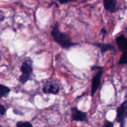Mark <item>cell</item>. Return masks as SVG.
<instances>
[{"label": "cell", "instance_id": "6da1fadb", "mask_svg": "<svg viewBox=\"0 0 127 127\" xmlns=\"http://www.w3.org/2000/svg\"><path fill=\"white\" fill-rule=\"evenodd\" d=\"M51 35L55 42L63 49L69 50L71 47L78 45V43L73 42L67 33L61 32L59 29L58 22H57L53 27Z\"/></svg>", "mask_w": 127, "mask_h": 127}, {"label": "cell", "instance_id": "7a4b0ae2", "mask_svg": "<svg viewBox=\"0 0 127 127\" xmlns=\"http://www.w3.org/2000/svg\"><path fill=\"white\" fill-rule=\"evenodd\" d=\"M32 60L29 58H27L23 62L20 68L21 74L19 78V81L21 84H24L31 79V76L33 73Z\"/></svg>", "mask_w": 127, "mask_h": 127}, {"label": "cell", "instance_id": "3957f363", "mask_svg": "<svg viewBox=\"0 0 127 127\" xmlns=\"http://www.w3.org/2000/svg\"><path fill=\"white\" fill-rule=\"evenodd\" d=\"M92 70L97 69V71L93 76L91 82V96L95 95L97 91L99 89L101 84V78L103 74V68L101 66H94L91 68Z\"/></svg>", "mask_w": 127, "mask_h": 127}, {"label": "cell", "instance_id": "277c9868", "mask_svg": "<svg viewBox=\"0 0 127 127\" xmlns=\"http://www.w3.org/2000/svg\"><path fill=\"white\" fill-rule=\"evenodd\" d=\"M127 101L125 100L117 109L116 120L120 126L124 127L127 118Z\"/></svg>", "mask_w": 127, "mask_h": 127}, {"label": "cell", "instance_id": "5b68a950", "mask_svg": "<svg viewBox=\"0 0 127 127\" xmlns=\"http://www.w3.org/2000/svg\"><path fill=\"white\" fill-rule=\"evenodd\" d=\"M43 91L45 94L57 95L60 92V87L58 83L55 81H48L43 85Z\"/></svg>", "mask_w": 127, "mask_h": 127}, {"label": "cell", "instance_id": "8992f818", "mask_svg": "<svg viewBox=\"0 0 127 127\" xmlns=\"http://www.w3.org/2000/svg\"><path fill=\"white\" fill-rule=\"evenodd\" d=\"M71 113L73 121L86 122L88 120L87 113L79 110L77 107H72L71 109Z\"/></svg>", "mask_w": 127, "mask_h": 127}, {"label": "cell", "instance_id": "52a82bcc", "mask_svg": "<svg viewBox=\"0 0 127 127\" xmlns=\"http://www.w3.org/2000/svg\"><path fill=\"white\" fill-rule=\"evenodd\" d=\"M104 7L105 9L108 12L114 13L117 12V0H103Z\"/></svg>", "mask_w": 127, "mask_h": 127}, {"label": "cell", "instance_id": "ba28073f", "mask_svg": "<svg viewBox=\"0 0 127 127\" xmlns=\"http://www.w3.org/2000/svg\"><path fill=\"white\" fill-rule=\"evenodd\" d=\"M95 46H96L97 48H99L100 50V52L102 55L105 54L108 51H114V52H116L117 50L115 46L112 45L111 43H94Z\"/></svg>", "mask_w": 127, "mask_h": 127}, {"label": "cell", "instance_id": "9c48e42d", "mask_svg": "<svg viewBox=\"0 0 127 127\" xmlns=\"http://www.w3.org/2000/svg\"><path fill=\"white\" fill-rule=\"evenodd\" d=\"M118 48L122 52H126L127 45V39L125 35L121 34L118 36L115 39Z\"/></svg>", "mask_w": 127, "mask_h": 127}, {"label": "cell", "instance_id": "30bf717a", "mask_svg": "<svg viewBox=\"0 0 127 127\" xmlns=\"http://www.w3.org/2000/svg\"><path fill=\"white\" fill-rule=\"evenodd\" d=\"M11 92V89L6 86L0 84V97H6Z\"/></svg>", "mask_w": 127, "mask_h": 127}, {"label": "cell", "instance_id": "8fae6325", "mask_svg": "<svg viewBox=\"0 0 127 127\" xmlns=\"http://www.w3.org/2000/svg\"><path fill=\"white\" fill-rule=\"evenodd\" d=\"M33 125L29 122H18L16 124L17 127H32Z\"/></svg>", "mask_w": 127, "mask_h": 127}, {"label": "cell", "instance_id": "7c38bea8", "mask_svg": "<svg viewBox=\"0 0 127 127\" xmlns=\"http://www.w3.org/2000/svg\"><path fill=\"white\" fill-rule=\"evenodd\" d=\"M127 63V53L126 52H124L119 61V64H126Z\"/></svg>", "mask_w": 127, "mask_h": 127}, {"label": "cell", "instance_id": "4fadbf2b", "mask_svg": "<svg viewBox=\"0 0 127 127\" xmlns=\"http://www.w3.org/2000/svg\"><path fill=\"white\" fill-rule=\"evenodd\" d=\"M6 109L3 105L0 104V115H4L6 113Z\"/></svg>", "mask_w": 127, "mask_h": 127}, {"label": "cell", "instance_id": "5bb4252c", "mask_svg": "<svg viewBox=\"0 0 127 127\" xmlns=\"http://www.w3.org/2000/svg\"><path fill=\"white\" fill-rule=\"evenodd\" d=\"M114 125V123L111 122L110 121H108V120H106L104 124V127H113Z\"/></svg>", "mask_w": 127, "mask_h": 127}, {"label": "cell", "instance_id": "9a60e30c", "mask_svg": "<svg viewBox=\"0 0 127 127\" xmlns=\"http://www.w3.org/2000/svg\"><path fill=\"white\" fill-rule=\"evenodd\" d=\"M59 2L62 4H67L68 2H73V1H76V0H58Z\"/></svg>", "mask_w": 127, "mask_h": 127}, {"label": "cell", "instance_id": "2e32d148", "mask_svg": "<svg viewBox=\"0 0 127 127\" xmlns=\"http://www.w3.org/2000/svg\"><path fill=\"white\" fill-rule=\"evenodd\" d=\"M13 112L14 114H15L16 115H23V113L21 111H20V110H17V109H13Z\"/></svg>", "mask_w": 127, "mask_h": 127}, {"label": "cell", "instance_id": "e0dca14e", "mask_svg": "<svg viewBox=\"0 0 127 127\" xmlns=\"http://www.w3.org/2000/svg\"><path fill=\"white\" fill-rule=\"evenodd\" d=\"M101 33H102V34L103 35V39H104V38L105 37V36L107 34V30L105 29V28H102L101 29Z\"/></svg>", "mask_w": 127, "mask_h": 127}, {"label": "cell", "instance_id": "ac0fdd59", "mask_svg": "<svg viewBox=\"0 0 127 127\" xmlns=\"http://www.w3.org/2000/svg\"><path fill=\"white\" fill-rule=\"evenodd\" d=\"M1 59V56H0V60Z\"/></svg>", "mask_w": 127, "mask_h": 127}, {"label": "cell", "instance_id": "d6986e66", "mask_svg": "<svg viewBox=\"0 0 127 127\" xmlns=\"http://www.w3.org/2000/svg\"><path fill=\"white\" fill-rule=\"evenodd\" d=\"M0 127H1V125H0Z\"/></svg>", "mask_w": 127, "mask_h": 127}]
</instances>
